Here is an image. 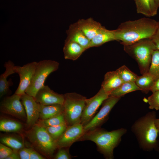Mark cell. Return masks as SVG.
Listing matches in <instances>:
<instances>
[{
    "label": "cell",
    "instance_id": "6da1fadb",
    "mask_svg": "<svg viewBox=\"0 0 159 159\" xmlns=\"http://www.w3.org/2000/svg\"><path fill=\"white\" fill-rule=\"evenodd\" d=\"M158 24L155 20L146 17L123 22L114 30L115 40L124 45L143 39L151 38Z\"/></svg>",
    "mask_w": 159,
    "mask_h": 159
},
{
    "label": "cell",
    "instance_id": "7a4b0ae2",
    "mask_svg": "<svg viewBox=\"0 0 159 159\" xmlns=\"http://www.w3.org/2000/svg\"><path fill=\"white\" fill-rule=\"evenodd\" d=\"M156 118V112H150L137 120L132 126L139 146L144 151L159 150V132L155 123Z\"/></svg>",
    "mask_w": 159,
    "mask_h": 159
},
{
    "label": "cell",
    "instance_id": "3957f363",
    "mask_svg": "<svg viewBox=\"0 0 159 159\" xmlns=\"http://www.w3.org/2000/svg\"><path fill=\"white\" fill-rule=\"evenodd\" d=\"M127 131V129L123 128L108 131L99 127L85 132L79 141L90 140L94 142L98 150L105 158L112 159L114 149Z\"/></svg>",
    "mask_w": 159,
    "mask_h": 159
},
{
    "label": "cell",
    "instance_id": "277c9868",
    "mask_svg": "<svg viewBox=\"0 0 159 159\" xmlns=\"http://www.w3.org/2000/svg\"><path fill=\"white\" fill-rule=\"evenodd\" d=\"M123 46L125 51L138 63L141 74H143L148 72L153 52L157 49L151 39H143Z\"/></svg>",
    "mask_w": 159,
    "mask_h": 159
},
{
    "label": "cell",
    "instance_id": "5b68a950",
    "mask_svg": "<svg viewBox=\"0 0 159 159\" xmlns=\"http://www.w3.org/2000/svg\"><path fill=\"white\" fill-rule=\"evenodd\" d=\"M26 135L34 148L47 158H52L55 151L58 148L56 141L45 128L36 124L27 131Z\"/></svg>",
    "mask_w": 159,
    "mask_h": 159
},
{
    "label": "cell",
    "instance_id": "8992f818",
    "mask_svg": "<svg viewBox=\"0 0 159 159\" xmlns=\"http://www.w3.org/2000/svg\"><path fill=\"white\" fill-rule=\"evenodd\" d=\"M64 114L68 126L80 123L86 97L75 92L64 94Z\"/></svg>",
    "mask_w": 159,
    "mask_h": 159
},
{
    "label": "cell",
    "instance_id": "52a82bcc",
    "mask_svg": "<svg viewBox=\"0 0 159 159\" xmlns=\"http://www.w3.org/2000/svg\"><path fill=\"white\" fill-rule=\"evenodd\" d=\"M59 63L54 60H45L37 62L30 84L25 93L35 97L38 90L44 85L48 76L58 69Z\"/></svg>",
    "mask_w": 159,
    "mask_h": 159
},
{
    "label": "cell",
    "instance_id": "ba28073f",
    "mask_svg": "<svg viewBox=\"0 0 159 159\" xmlns=\"http://www.w3.org/2000/svg\"><path fill=\"white\" fill-rule=\"evenodd\" d=\"M21 96L14 93L4 97L0 102V112L21 120H26V114Z\"/></svg>",
    "mask_w": 159,
    "mask_h": 159
},
{
    "label": "cell",
    "instance_id": "9c48e42d",
    "mask_svg": "<svg viewBox=\"0 0 159 159\" xmlns=\"http://www.w3.org/2000/svg\"><path fill=\"white\" fill-rule=\"evenodd\" d=\"M109 95V93L106 92L101 87L95 96L86 99L80 120V123L84 126L92 119L100 105Z\"/></svg>",
    "mask_w": 159,
    "mask_h": 159
},
{
    "label": "cell",
    "instance_id": "30bf717a",
    "mask_svg": "<svg viewBox=\"0 0 159 159\" xmlns=\"http://www.w3.org/2000/svg\"><path fill=\"white\" fill-rule=\"evenodd\" d=\"M120 97L109 96L102 103L98 113L87 124L84 126L85 133L99 127L106 120L111 110L120 99Z\"/></svg>",
    "mask_w": 159,
    "mask_h": 159
},
{
    "label": "cell",
    "instance_id": "8fae6325",
    "mask_svg": "<svg viewBox=\"0 0 159 159\" xmlns=\"http://www.w3.org/2000/svg\"><path fill=\"white\" fill-rule=\"evenodd\" d=\"M37 63L33 62L22 67L15 66V73L19 74L20 78L19 84L15 94L21 96L25 93L30 84Z\"/></svg>",
    "mask_w": 159,
    "mask_h": 159
},
{
    "label": "cell",
    "instance_id": "7c38bea8",
    "mask_svg": "<svg viewBox=\"0 0 159 159\" xmlns=\"http://www.w3.org/2000/svg\"><path fill=\"white\" fill-rule=\"evenodd\" d=\"M85 132L80 123L68 126L62 135L56 141L58 148L69 147L74 143L79 141Z\"/></svg>",
    "mask_w": 159,
    "mask_h": 159
},
{
    "label": "cell",
    "instance_id": "4fadbf2b",
    "mask_svg": "<svg viewBox=\"0 0 159 159\" xmlns=\"http://www.w3.org/2000/svg\"><path fill=\"white\" fill-rule=\"evenodd\" d=\"M21 100L26 114V125L32 127L36 124L39 118V103L34 97L26 93L21 96Z\"/></svg>",
    "mask_w": 159,
    "mask_h": 159
},
{
    "label": "cell",
    "instance_id": "5bb4252c",
    "mask_svg": "<svg viewBox=\"0 0 159 159\" xmlns=\"http://www.w3.org/2000/svg\"><path fill=\"white\" fill-rule=\"evenodd\" d=\"M34 98L37 103L43 105H63L64 100V95L55 92L45 85L38 90Z\"/></svg>",
    "mask_w": 159,
    "mask_h": 159
},
{
    "label": "cell",
    "instance_id": "9a60e30c",
    "mask_svg": "<svg viewBox=\"0 0 159 159\" xmlns=\"http://www.w3.org/2000/svg\"><path fill=\"white\" fill-rule=\"evenodd\" d=\"M66 32L67 34V39L76 42L86 50L89 48L91 40L79 28L77 22L71 24Z\"/></svg>",
    "mask_w": 159,
    "mask_h": 159
},
{
    "label": "cell",
    "instance_id": "2e32d148",
    "mask_svg": "<svg viewBox=\"0 0 159 159\" xmlns=\"http://www.w3.org/2000/svg\"><path fill=\"white\" fill-rule=\"evenodd\" d=\"M79 28L86 37L91 40L101 30L103 26L92 18L79 19L77 22Z\"/></svg>",
    "mask_w": 159,
    "mask_h": 159
},
{
    "label": "cell",
    "instance_id": "e0dca14e",
    "mask_svg": "<svg viewBox=\"0 0 159 159\" xmlns=\"http://www.w3.org/2000/svg\"><path fill=\"white\" fill-rule=\"evenodd\" d=\"M15 65L12 62L9 60L4 64L5 70L0 76V97L1 98L9 92L11 83L7 80V77L10 75L15 73Z\"/></svg>",
    "mask_w": 159,
    "mask_h": 159
},
{
    "label": "cell",
    "instance_id": "ac0fdd59",
    "mask_svg": "<svg viewBox=\"0 0 159 159\" xmlns=\"http://www.w3.org/2000/svg\"><path fill=\"white\" fill-rule=\"evenodd\" d=\"M85 50L76 42L67 39L65 41L63 51L65 59L76 60Z\"/></svg>",
    "mask_w": 159,
    "mask_h": 159
},
{
    "label": "cell",
    "instance_id": "d6986e66",
    "mask_svg": "<svg viewBox=\"0 0 159 159\" xmlns=\"http://www.w3.org/2000/svg\"><path fill=\"white\" fill-rule=\"evenodd\" d=\"M124 82L116 70L106 73L101 87L110 93Z\"/></svg>",
    "mask_w": 159,
    "mask_h": 159
},
{
    "label": "cell",
    "instance_id": "ffe728a7",
    "mask_svg": "<svg viewBox=\"0 0 159 159\" xmlns=\"http://www.w3.org/2000/svg\"><path fill=\"white\" fill-rule=\"evenodd\" d=\"M39 105L40 119H45L53 117L64 112L63 105L57 104L43 105L39 103Z\"/></svg>",
    "mask_w": 159,
    "mask_h": 159
},
{
    "label": "cell",
    "instance_id": "44dd1931",
    "mask_svg": "<svg viewBox=\"0 0 159 159\" xmlns=\"http://www.w3.org/2000/svg\"><path fill=\"white\" fill-rule=\"evenodd\" d=\"M114 40H116L115 30H109L103 26L91 40L89 48L99 47L106 42Z\"/></svg>",
    "mask_w": 159,
    "mask_h": 159
},
{
    "label": "cell",
    "instance_id": "7402d4cb",
    "mask_svg": "<svg viewBox=\"0 0 159 159\" xmlns=\"http://www.w3.org/2000/svg\"><path fill=\"white\" fill-rule=\"evenodd\" d=\"M23 125L19 122L8 118H2L0 120V130L7 132H21Z\"/></svg>",
    "mask_w": 159,
    "mask_h": 159
},
{
    "label": "cell",
    "instance_id": "603a6c76",
    "mask_svg": "<svg viewBox=\"0 0 159 159\" xmlns=\"http://www.w3.org/2000/svg\"><path fill=\"white\" fill-rule=\"evenodd\" d=\"M1 143L7 146L13 150L18 151L24 147L23 139L20 136L6 135L0 137Z\"/></svg>",
    "mask_w": 159,
    "mask_h": 159
},
{
    "label": "cell",
    "instance_id": "cb8c5ba5",
    "mask_svg": "<svg viewBox=\"0 0 159 159\" xmlns=\"http://www.w3.org/2000/svg\"><path fill=\"white\" fill-rule=\"evenodd\" d=\"M158 78L148 72L138 76L135 82L142 91L147 93Z\"/></svg>",
    "mask_w": 159,
    "mask_h": 159
},
{
    "label": "cell",
    "instance_id": "d4e9b609",
    "mask_svg": "<svg viewBox=\"0 0 159 159\" xmlns=\"http://www.w3.org/2000/svg\"><path fill=\"white\" fill-rule=\"evenodd\" d=\"M140 90H141L135 82H124L111 92L109 96L121 97L129 92Z\"/></svg>",
    "mask_w": 159,
    "mask_h": 159
},
{
    "label": "cell",
    "instance_id": "484cf974",
    "mask_svg": "<svg viewBox=\"0 0 159 159\" xmlns=\"http://www.w3.org/2000/svg\"><path fill=\"white\" fill-rule=\"evenodd\" d=\"M66 122L64 112L58 115L45 119H39L36 125L46 128L58 125Z\"/></svg>",
    "mask_w": 159,
    "mask_h": 159
},
{
    "label": "cell",
    "instance_id": "4316f807",
    "mask_svg": "<svg viewBox=\"0 0 159 159\" xmlns=\"http://www.w3.org/2000/svg\"><path fill=\"white\" fill-rule=\"evenodd\" d=\"M116 71L124 83L135 82L138 77L125 65L120 67Z\"/></svg>",
    "mask_w": 159,
    "mask_h": 159
},
{
    "label": "cell",
    "instance_id": "83f0119b",
    "mask_svg": "<svg viewBox=\"0 0 159 159\" xmlns=\"http://www.w3.org/2000/svg\"><path fill=\"white\" fill-rule=\"evenodd\" d=\"M137 13L146 17L153 16L150 0H134Z\"/></svg>",
    "mask_w": 159,
    "mask_h": 159
},
{
    "label": "cell",
    "instance_id": "f1b7e54d",
    "mask_svg": "<svg viewBox=\"0 0 159 159\" xmlns=\"http://www.w3.org/2000/svg\"><path fill=\"white\" fill-rule=\"evenodd\" d=\"M68 126L65 123L45 128L52 138L56 141L63 134Z\"/></svg>",
    "mask_w": 159,
    "mask_h": 159
},
{
    "label": "cell",
    "instance_id": "f546056e",
    "mask_svg": "<svg viewBox=\"0 0 159 159\" xmlns=\"http://www.w3.org/2000/svg\"><path fill=\"white\" fill-rule=\"evenodd\" d=\"M148 72L159 77V50L155 49L152 54L151 62Z\"/></svg>",
    "mask_w": 159,
    "mask_h": 159
},
{
    "label": "cell",
    "instance_id": "4dcf8cb0",
    "mask_svg": "<svg viewBox=\"0 0 159 159\" xmlns=\"http://www.w3.org/2000/svg\"><path fill=\"white\" fill-rule=\"evenodd\" d=\"M147 101L149 105V109L159 110V90L153 92L148 97Z\"/></svg>",
    "mask_w": 159,
    "mask_h": 159
},
{
    "label": "cell",
    "instance_id": "1f68e13d",
    "mask_svg": "<svg viewBox=\"0 0 159 159\" xmlns=\"http://www.w3.org/2000/svg\"><path fill=\"white\" fill-rule=\"evenodd\" d=\"M68 148H61L59 149L54 157L55 159H70L71 156L69 153Z\"/></svg>",
    "mask_w": 159,
    "mask_h": 159
},
{
    "label": "cell",
    "instance_id": "d6a6232c",
    "mask_svg": "<svg viewBox=\"0 0 159 159\" xmlns=\"http://www.w3.org/2000/svg\"><path fill=\"white\" fill-rule=\"evenodd\" d=\"M13 152L10 148L1 143L0 144V159H6Z\"/></svg>",
    "mask_w": 159,
    "mask_h": 159
},
{
    "label": "cell",
    "instance_id": "836d02e7",
    "mask_svg": "<svg viewBox=\"0 0 159 159\" xmlns=\"http://www.w3.org/2000/svg\"><path fill=\"white\" fill-rule=\"evenodd\" d=\"M20 159H30V150L29 148L24 147L18 151Z\"/></svg>",
    "mask_w": 159,
    "mask_h": 159
},
{
    "label": "cell",
    "instance_id": "e575fe53",
    "mask_svg": "<svg viewBox=\"0 0 159 159\" xmlns=\"http://www.w3.org/2000/svg\"><path fill=\"white\" fill-rule=\"evenodd\" d=\"M150 39L156 49L159 50V23L155 34Z\"/></svg>",
    "mask_w": 159,
    "mask_h": 159
},
{
    "label": "cell",
    "instance_id": "d590c367",
    "mask_svg": "<svg viewBox=\"0 0 159 159\" xmlns=\"http://www.w3.org/2000/svg\"><path fill=\"white\" fill-rule=\"evenodd\" d=\"M30 150V159H44V157L32 148Z\"/></svg>",
    "mask_w": 159,
    "mask_h": 159
},
{
    "label": "cell",
    "instance_id": "8d00e7d4",
    "mask_svg": "<svg viewBox=\"0 0 159 159\" xmlns=\"http://www.w3.org/2000/svg\"><path fill=\"white\" fill-rule=\"evenodd\" d=\"M6 159H20L18 151L13 150V152Z\"/></svg>",
    "mask_w": 159,
    "mask_h": 159
},
{
    "label": "cell",
    "instance_id": "74e56055",
    "mask_svg": "<svg viewBox=\"0 0 159 159\" xmlns=\"http://www.w3.org/2000/svg\"><path fill=\"white\" fill-rule=\"evenodd\" d=\"M150 6L153 15H155L157 13L158 7L156 5L154 0H150Z\"/></svg>",
    "mask_w": 159,
    "mask_h": 159
},
{
    "label": "cell",
    "instance_id": "f35d334b",
    "mask_svg": "<svg viewBox=\"0 0 159 159\" xmlns=\"http://www.w3.org/2000/svg\"><path fill=\"white\" fill-rule=\"evenodd\" d=\"M159 90V77L156 80L150 90V91H151L152 92Z\"/></svg>",
    "mask_w": 159,
    "mask_h": 159
},
{
    "label": "cell",
    "instance_id": "ab89813d",
    "mask_svg": "<svg viewBox=\"0 0 159 159\" xmlns=\"http://www.w3.org/2000/svg\"><path fill=\"white\" fill-rule=\"evenodd\" d=\"M155 127L158 131L159 134V119L156 118L155 120Z\"/></svg>",
    "mask_w": 159,
    "mask_h": 159
},
{
    "label": "cell",
    "instance_id": "60d3db41",
    "mask_svg": "<svg viewBox=\"0 0 159 159\" xmlns=\"http://www.w3.org/2000/svg\"><path fill=\"white\" fill-rule=\"evenodd\" d=\"M154 1L156 5L158 7L159 6V0H154Z\"/></svg>",
    "mask_w": 159,
    "mask_h": 159
}]
</instances>
